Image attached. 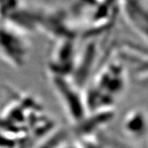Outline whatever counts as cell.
Segmentation results:
<instances>
[{"label": "cell", "mask_w": 148, "mask_h": 148, "mask_svg": "<svg viewBox=\"0 0 148 148\" xmlns=\"http://www.w3.org/2000/svg\"><path fill=\"white\" fill-rule=\"evenodd\" d=\"M124 8L131 24L148 39V0H127Z\"/></svg>", "instance_id": "cell-1"}, {"label": "cell", "mask_w": 148, "mask_h": 148, "mask_svg": "<svg viewBox=\"0 0 148 148\" xmlns=\"http://www.w3.org/2000/svg\"><path fill=\"white\" fill-rule=\"evenodd\" d=\"M147 127V116L142 110L132 111L124 120V129L130 136L135 138L143 136Z\"/></svg>", "instance_id": "cell-2"}]
</instances>
